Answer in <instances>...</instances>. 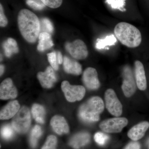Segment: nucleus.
<instances>
[{
  "label": "nucleus",
  "mask_w": 149,
  "mask_h": 149,
  "mask_svg": "<svg viewBox=\"0 0 149 149\" xmlns=\"http://www.w3.org/2000/svg\"><path fill=\"white\" fill-rule=\"evenodd\" d=\"M17 23L23 38L28 42H35L40 30V20L37 15L29 10L23 9L19 12Z\"/></svg>",
  "instance_id": "f257e3e1"
},
{
  "label": "nucleus",
  "mask_w": 149,
  "mask_h": 149,
  "mask_svg": "<svg viewBox=\"0 0 149 149\" xmlns=\"http://www.w3.org/2000/svg\"><path fill=\"white\" fill-rule=\"evenodd\" d=\"M114 32L120 42L128 47L136 48L141 45V32L132 24L125 22H119L115 27Z\"/></svg>",
  "instance_id": "f03ea898"
},
{
  "label": "nucleus",
  "mask_w": 149,
  "mask_h": 149,
  "mask_svg": "<svg viewBox=\"0 0 149 149\" xmlns=\"http://www.w3.org/2000/svg\"><path fill=\"white\" fill-rule=\"evenodd\" d=\"M104 108V102L99 97H93L83 104L78 111V116L82 121L91 123L100 120V114Z\"/></svg>",
  "instance_id": "7ed1b4c3"
},
{
  "label": "nucleus",
  "mask_w": 149,
  "mask_h": 149,
  "mask_svg": "<svg viewBox=\"0 0 149 149\" xmlns=\"http://www.w3.org/2000/svg\"><path fill=\"white\" fill-rule=\"evenodd\" d=\"M31 124V114L27 107H22L14 116L12 125L17 133L24 134L29 130Z\"/></svg>",
  "instance_id": "20e7f679"
},
{
  "label": "nucleus",
  "mask_w": 149,
  "mask_h": 149,
  "mask_svg": "<svg viewBox=\"0 0 149 149\" xmlns=\"http://www.w3.org/2000/svg\"><path fill=\"white\" fill-rule=\"evenodd\" d=\"M61 87L65 98L68 102H73L80 101L85 96V89L81 85H70L68 81H64L62 83Z\"/></svg>",
  "instance_id": "39448f33"
},
{
  "label": "nucleus",
  "mask_w": 149,
  "mask_h": 149,
  "mask_svg": "<svg viewBox=\"0 0 149 149\" xmlns=\"http://www.w3.org/2000/svg\"><path fill=\"white\" fill-rule=\"evenodd\" d=\"M123 91L125 97H130L136 92L137 85L133 71L129 65H125L123 68Z\"/></svg>",
  "instance_id": "423d86ee"
},
{
  "label": "nucleus",
  "mask_w": 149,
  "mask_h": 149,
  "mask_svg": "<svg viewBox=\"0 0 149 149\" xmlns=\"http://www.w3.org/2000/svg\"><path fill=\"white\" fill-rule=\"evenodd\" d=\"M128 123V120L125 118H113L102 121L100 127L105 133H118L121 132Z\"/></svg>",
  "instance_id": "0eeeda50"
},
{
  "label": "nucleus",
  "mask_w": 149,
  "mask_h": 149,
  "mask_svg": "<svg viewBox=\"0 0 149 149\" xmlns=\"http://www.w3.org/2000/svg\"><path fill=\"white\" fill-rule=\"evenodd\" d=\"M106 107L111 114L118 117L122 113V105L113 89H108L105 93Z\"/></svg>",
  "instance_id": "6e6552de"
},
{
  "label": "nucleus",
  "mask_w": 149,
  "mask_h": 149,
  "mask_svg": "<svg viewBox=\"0 0 149 149\" xmlns=\"http://www.w3.org/2000/svg\"><path fill=\"white\" fill-rule=\"evenodd\" d=\"M65 48L70 54L76 59H85L88 57V49L82 40H77L72 42H67Z\"/></svg>",
  "instance_id": "1a4fd4ad"
},
{
  "label": "nucleus",
  "mask_w": 149,
  "mask_h": 149,
  "mask_svg": "<svg viewBox=\"0 0 149 149\" xmlns=\"http://www.w3.org/2000/svg\"><path fill=\"white\" fill-rule=\"evenodd\" d=\"M83 81L85 86L91 90H96L100 86L98 74L95 68L89 67L83 72Z\"/></svg>",
  "instance_id": "9d476101"
},
{
  "label": "nucleus",
  "mask_w": 149,
  "mask_h": 149,
  "mask_svg": "<svg viewBox=\"0 0 149 149\" xmlns=\"http://www.w3.org/2000/svg\"><path fill=\"white\" fill-rule=\"evenodd\" d=\"M17 95L16 88L12 80L8 78L3 80L0 86V98L1 100L15 99Z\"/></svg>",
  "instance_id": "9b49d317"
},
{
  "label": "nucleus",
  "mask_w": 149,
  "mask_h": 149,
  "mask_svg": "<svg viewBox=\"0 0 149 149\" xmlns=\"http://www.w3.org/2000/svg\"><path fill=\"white\" fill-rule=\"evenodd\" d=\"M37 78L41 85L46 88L52 87L57 80L53 68L51 66L48 67L45 72H38Z\"/></svg>",
  "instance_id": "f8f14e48"
},
{
  "label": "nucleus",
  "mask_w": 149,
  "mask_h": 149,
  "mask_svg": "<svg viewBox=\"0 0 149 149\" xmlns=\"http://www.w3.org/2000/svg\"><path fill=\"white\" fill-rule=\"evenodd\" d=\"M135 72L137 87L141 91H145L147 87L146 77L143 65L139 61H135Z\"/></svg>",
  "instance_id": "ddd939ff"
},
{
  "label": "nucleus",
  "mask_w": 149,
  "mask_h": 149,
  "mask_svg": "<svg viewBox=\"0 0 149 149\" xmlns=\"http://www.w3.org/2000/svg\"><path fill=\"white\" fill-rule=\"evenodd\" d=\"M149 128V123L143 121L134 125L128 133V138L133 141H137L145 136V133Z\"/></svg>",
  "instance_id": "4468645a"
},
{
  "label": "nucleus",
  "mask_w": 149,
  "mask_h": 149,
  "mask_svg": "<svg viewBox=\"0 0 149 149\" xmlns=\"http://www.w3.org/2000/svg\"><path fill=\"white\" fill-rule=\"evenodd\" d=\"M51 125L54 131L59 135L66 134L69 132V128L64 117L56 115L52 118Z\"/></svg>",
  "instance_id": "2eb2a0df"
},
{
  "label": "nucleus",
  "mask_w": 149,
  "mask_h": 149,
  "mask_svg": "<svg viewBox=\"0 0 149 149\" xmlns=\"http://www.w3.org/2000/svg\"><path fill=\"white\" fill-rule=\"evenodd\" d=\"M20 109V105L17 100L12 101L1 110L0 118L1 120H7L14 117Z\"/></svg>",
  "instance_id": "dca6fc26"
},
{
  "label": "nucleus",
  "mask_w": 149,
  "mask_h": 149,
  "mask_svg": "<svg viewBox=\"0 0 149 149\" xmlns=\"http://www.w3.org/2000/svg\"><path fill=\"white\" fill-rule=\"evenodd\" d=\"M91 136L87 132H80L72 136L70 140L69 144L73 148L79 149L89 143Z\"/></svg>",
  "instance_id": "f3484780"
},
{
  "label": "nucleus",
  "mask_w": 149,
  "mask_h": 149,
  "mask_svg": "<svg viewBox=\"0 0 149 149\" xmlns=\"http://www.w3.org/2000/svg\"><path fill=\"white\" fill-rule=\"evenodd\" d=\"M63 63L65 71L67 73L76 75H80L82 73V66L74 60L65 56Z\"/></svg>",
  "instance_id": "a211bd4d"
},
{
  "label": "nucleus",
  "mask_w": 149,
  "mask_h": 149,
  "mask_svg": "<svg viewBox=\"0 0 149 149\" xmlns=\"http://www.w3.org/2000/svg\"><path fill=\"white\" fill-rule=\"evenodd\" d=\"M39 39L37 49L40 52H44L54 46V43L51 38V35L47 32L40 33Z\"/></svg>",
  "instance_id": "6ab92c4d"
},
{
  "label": "nucleus",
  "mask_w": 149,
  "mask_h": 149,
  "mask_svg": "<svg viewBox=\"0 0 149 149\" xmlns=\"http://www.w3.org/2000/svg\"><path fill=\"white\" fill-rule=\"evenodd\" d=\"M3 48L6 56L10 57L13 54L18 53V48L16 41L12 38H9L3 44Z\"/></svg>",
  "instance_id": "aec40b11"
},
{
  "label": "nucleus",
  "mask_w": 149,
  "mask_h": 149,
  "mask_svg": "<svg viewBox=\"0 0 149 149\" xmlns=\"http://www.w3.org/2000/svg\"><path fill=\"white\" fill-rule=\"evenodd\" d=\"M32 116L37 122L44 123L45 122V110L44 107L38 104H34L32 108Z\"/></svg>",
  "instance_id": "412c9836"
},
{
  "label": "nucleus",
  "mask_w": 149,
  "mask_h": 149,
  "mask_svg": "<svg viewBox=\"0 0 149 149\" xmlns=\"http://www.w3.org/2000/svg\"><path fill=\"white\" fill-rule=\"evenodd\" d=\"M42 134V130L39 125H36L32 128L30 138V143L32 148H36L37 141Z\"/></svg>",
  "instance_id": "4be33fe9"
},
{
  "label": "nucleus",
  "mask_w": 149,
  "mask_h": 149,
  "mask_svg": "<svg viewBox=\"0 0 149 149\" xmlns=\"http://www.w3.org/2000/svg\"><path fill=\"white\" fill-rule=\"evenodd\" d=\"M116 40L113 35L106 37L105 40H98L96 44V47L97 49H101L103 48L106 45H114V43L116 42Z\"/></svg>",
  "instance_id": "5701e85b"
},
{
  "label": "nucleus",
  "mask_w": 149,
  "mask_h": 149,
  "mask_svg": "<svg viewBox=\"0 0 149 149\" xmlns=\"http://www.w3.org/2000/svg\"><path fill=\"white\" fill-rule=\"evenodd\" d=\"M109 139L108 135L102 132H97L94 136V139L97 144L100 146H104Z\"/></svg>",
  "instance_id": "b1692460"
},
{
  "label": "nucleus",
  "mask_w": 149,
  "mask_h": 149,
  "mask_svg": "<svg viewBox=\"0 0 149 149\" xmlns=\"http://www.w3.org/2000/svg\"><path fill=\"white\" fill-rule=\"evenodd\" d=\"M57 140L56 136L51 135L48 136L42 149H56Z\"/></svg>",
  "instance_id": "393cba45"
},
{
  "label": "nucleus",
  "mask_w": 149,
  "mask_h": 149,
  "mask_svg": "<svg viewBox=\"0 0 149 149\" xmlns=\"http://www.w3.org/2000/svg\"><path fill=\"white\" fill-rule=\"evenodd\" d=\"M48 61L52 68L55 70L58 69V62L57 58V54L56 52H52L47 54Z\"/></svg>",
  "instance_id": "a878e982"
},
{
  "label": "nucleus",
  "mask_w": 149,
  "mask_h": 149,
  "mask_svg": "<svg viewBox=\"0 0 149 149\" xmlns=\"http://www.w3.org/2000/svg\"><path fill=\"white\" fill-rule=\"evenodd\" d=\"M1 135L2 137L6 140L11 139L13 136V130L11 126L9 125L3 126L1 130Z\"/></svg>",
  "instance_id": "bb28decb"
},
{
  "label": "nucleus",
  "mask_w": 149,
  "mask_h": 149,
  "mask_svg": "<svg viewBox=\"0 0 149 149\" xmlns=\"http://www.w3.org/2000/svg\"><path fill=\"white\" fill-rule=\"evenodd\" d=\"M26 3L29 7L36 10H42L45 7L42 2L37 0H27Z\"/></svg>",
  "instance_id": "cd10ccee"
},
{
  "label": "nucleus",
  "mask_w": 149,
  "mask_h": 149,
  "mask_svg": "<svg viewBox=\"0 0 149 149\" xmlns=\"http://www.w3.org/2000/svg\"><path fill=\"white\" fill-rule=\"evenodd\" d=\"M45 5L52 8H56L61 5L63 0H40Z\"/></svg>",
  "instance_id": "c85d7f7f"
},
{
  "label": "nucleus",
  "mask_w": 149,
  "mask_h": 149,
  "mask_svg": "<svg viewBox=\"0 0 149 149\" xmlns=\"http://www.w3.org/2000/svg\"><path fill=\"white\" fill-rule=\"evenodd\" d=\"M8 23L7 18L4 13L3 8L1 4H0V26L1 27H5Z\"/></svg>",
  "instance_id": "c756f323"
},
{
  "label": "nucleus",
  "mask_w": 149,
  "mask_h": 149,
  "mask_svg": "<svg viewBox=\"0 0 149 149\" xmlns=\"http://www.w3.org/2000/svg\"><path fill=\"white\" fill-rule=\"evenodd\" d=\"M42 22L47 30L50 33H53L54 31V27L52 24L49 19L44 18L42 19Z\"/></svg>",
  "instance_id": "7c9ffc66"
},
{
  "label": "nucleus",
  "mask_w": 149,
  "mask_h": 149,
  "mask_svg": "<svg viewBox=\"0 0 149 149\" xmlns=\"http://www.w3.org/2000/svg\"><path fill=\"white\" fill-rule=\"evenodd\" d=\"M141 144L137 141H133L127 144L124 149H141Z\"/></svg>",
  "instance_id": "2f4dec72"
},
{
  "label": "nucleus",
  "mask_w": 149,
  "mask_h": 149,
  "mask_svg": "<svg viewBox=\"0 0 149 149\" xmlns=\"http://www.w3.org/2000/svg\"><path fill=\"white\" fill-rule=\"evenodd\" d=\"M57 58L58 60L59 64H61L63 61V59L62 55L61 53L60 52H57Z\"/></svg>",
  "instance_id": "473e14b6"
},
{
  "label": "nucleus",
  "mask_w": 149,
  "mask_h": 149,
  "mask_svg": "<svg viewBox=\"0 0 149 149\" xmlns=\"http://www.w3.org/2000/svg\"><path fill=\"white\" fill-rule=\"evenodd\" d=\"M0 74H1V76L2 75L4 71V66L3 65H1V66H0Z\"/></svg>",
  "instance_id": "72a5a7b5"
}]
</instances>
